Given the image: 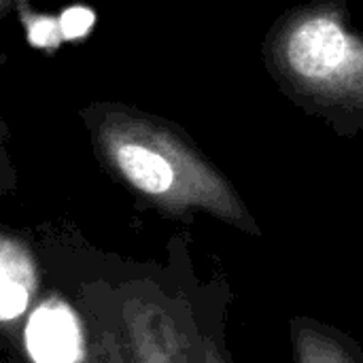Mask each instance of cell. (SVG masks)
<instances>
[{"label":"cell","mask_w":363,"mask_h":363,"mask_svg":"<svg viewBox=\"0 0 363 363\" xmlns=\"http://www.w3.org/2000/svg\"><path fill=\"white\" fill-rule=\"evenodd\" d=\"M83 121L100 162L136 196L179 213L189 206H219V179L162 119L119 102H96Z\"/></svg>","instance_id":"obj_1"},{"label":"cell","mask_w":363,"mask_h":363,"mask_svg":"<svg viewBox=\"0 0 363 363\" xmlns=\"http://www.w3.org/2000/svg\"><path fill=\"white\" fill-rule=\"evenodd\" d=\"M83 304L87 334L106 363H185L172 321L145 294L94 287Z\"/></svg>","instance_id":"obj_2"},{"label":"cell","mask_w":363,"mask_h":363,"mask_svg":"<svg viewBox=\"0 0 363 363\" xmlns=\"http://www.w3.org/2000/svg\"><path fill=\"white\" fill-rule=\"evenodd\" d=\"M36 296V266L26 245L0 232V332L23 319Z\"/></svg>","instance_id":"obj_3"},{"label":"cell","mask_w":363,"mask_h":363,"mask_svg":"<svg viewBox=\"0 0 363 363\" xmlns=\"http://www.w3.org/2000/svg\"><path fill=\"white\" fill-rule=\"evenodd\" d=\"M6 136H9V132L0 117V196L11 194L17 187V172H15V166L6 151Z\"/></svg>","instance_id":"obj_4"},{"label":"cell","mask_w":363,"mask_h":363,"mask_svg":"<svg viewBox=\"0 0 363 363\" xmlns=\"http://www.w3.org/2000/svg\"><path fill=\"white\" fill-rule=\"evenodd\" d=\"M72 363H106V362H104V357H102V353H100L98 345L94 342V338H91L89 334H85L83 347H81V351L74 355Z\"/></svg>","instance_id":"obj_5"},{"label":"cell","mask_w":363,"mask_h":363,"mask_svg":"<svg viewBox=\"0 0 363 363\" xmlns=\"http://www.w3.org/2000/svg\"><path fill=\"white\" fill-rule=\"evenodd\" d=\"M26 0H0V17H4L6 13H11L13 9H17L19 4H23Z\"/></svg>","instance_id":"obj_6"}]
</instances>
